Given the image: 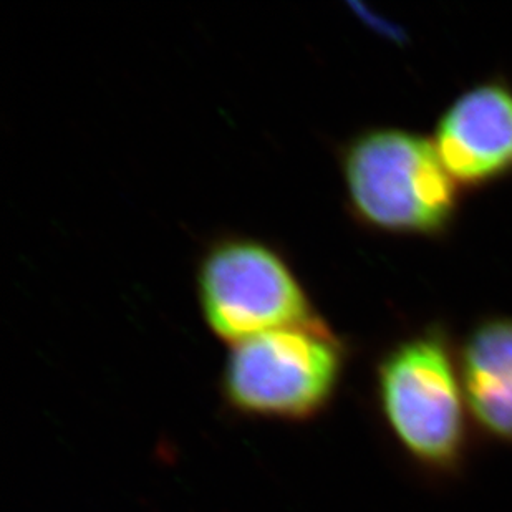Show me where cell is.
<instances>
[{"instance_id": "cell-1", "label": "cell", "mask_w": 512, "mask_h": 512, "mask_svg": "<svg viewBox=\"0 0 512 512\" xmlns=\"http://www.w3.org/2000/svg\"><path fill=\"white\" fill-rule=\"evenodd\" d=\"M340 173L358 224L393 234H438L458 209V183L435 143L400 128H370L342 146Z\"/></svg>"}, {"instance_id": "cell-2", "label": "cell", "mask_w": 512, "mask_h": 512, "mask_svg": "<svg viewBox=\"0 0 512 512\" xmlns=\"http://www.w3.org/2000/svg\"><path fill=\"white\" fill-rule=\"evenodd\" d=\"M194 282L204 322L232 345L269 330L324 322L289 257L259 237L224 234L209 242Z\"/></svg>"}, {"instance_id": "cell-3", "label": "cell", "mask_w": 512, "mask_h": 512, "mask_svg": "<svg viewBox=\"0 0 512 512\" xmlns=\"http://www.w3.org/2000/svg\"><path fill=\"white\" fill-rule=\"evenodd\" d=\"M387 425L416 463L450 471L468 445V403L458 360L438 334L400 342L377 370Z\"/></svg>"}, {"instance_id": "cell-4", "label": "cell", "mask_w": 512, "mask_h": 512, "mask_svg": "<svg viewBox=\"0 0 512 512\" xmlns=\"http://www.w3.org/2000/svg\"><path fill=\"white\" fill-rule=\"evenodd\" d=\"M343 360L342 342L325 320L269 330L232 345L224 395L244 413L304 420L334 397Z\"/></svg>"}, {"instance_id": "cell-5", "label": "cell", "mask_w": 512, "mask_h": 512, "mask_svg": "<svg viewBox=\"0 0 512 512\" xmlns=\"http://www.w3.org/2000/svg\"><path fill=\"white\" fill-rule=\"evenodd\" d=\"M443 165L458 186L478 188L512 173V90L484 82L461 93L436 126Z\"/></svg>"}, {"instance_id": "cell-6", "label": "cell", "mask_w": 512, "mask_h": 512, "mask_svg": "<svg viewBox=\"0 0 512 512\" xmlns=\"http://www.w3.org/2000/svg\"><path fill=\"white\" fill-rule=\"evenodd\" d=\"M458 365L469 416L486 435L512 443V319L479 324L464 340Z\"/></svg>"}]
</instances>
